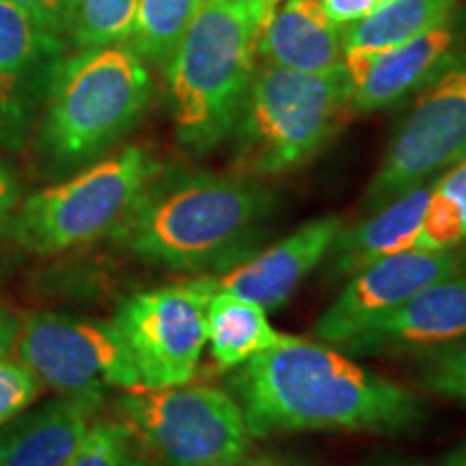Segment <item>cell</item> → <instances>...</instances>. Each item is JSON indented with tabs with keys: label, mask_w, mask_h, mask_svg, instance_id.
<instances>
[{
	"label": "cell",
	"mask_w": 466,
	"mask_h": 466,
	"mask_svg": "<svg viewBox=\"0 0 466 466\" xmlns=\"http://www.w3.org/2000/svg\"><path fill=\"white\" fill-rule=\"evenodd\" d=\"M432 182L417 186L374 212H367V217L352 227L343 225L326 258L330 272L337 277H352L378 259L417 248Z\"/></svg>",
	"instance_id": "17"
},
{
	"label": "cell",
	"mask_w": 466,
	"mask_h": 466,
	"mask_svg": "<svg viewBox=\"0 0 466 466\" xmlns=\"http://www.w3.org/2000/svg\"><path fill=\"white\" fill-rule=\"evenodd\" d=\"M17 330H20V322H17L14 313L0 302V357H7L11 350H14Z\"/></svg>",
	"instance_id": "31"
},
{
	"label": "cell",
	"mask_w": 466,
	"mask_h": 466,
	"mask_svg": "<svg viewBox=\"0 0 466 466\" xmlns=\"http://www.w3.org/2000/svg\"><path fill=\"white\" fill-rule=\"evenodd\" d=\"M229 384L253 439L307 430L398 434L425 419L410 389L300 337L236 367Z\"/></svg>",
	"instance_id": "1"
},
{
	"label": "cell",
	"mask_w": 466,
	"mask_h": 466,
	"mask_svg": "<svg viewBox=\"0 0 466 466\" xmlns=\"http://www.w3.org/2000/svg\"><path fill=\"white\" fill-rule=\"evenodd\" d=\"M434 188L456 203L460 214H462L466 233V158L460 160L458 165H453L451 168H447L442 175H439V177L434 179Z\"/></svg>",
	"instance_id": "30"
},
{
	"label": "cell",
	"mask_w": 466,
	"mask_h": 466,
	"mask_svg": "<svg viewBox=\"0 0 466 466\" xmlns=\"http://www.w3.org/2000/svg\"><path fill=\"white\" fill-rule=\"evenodd\" d=\"M279 0H206L168 58L175 134L195 154L231 137L258 67L261 28Z\"/></svg>",
	"instance_id": "3"
},
{
	"label": "cell",
	"mask_w": 466,
	"mask_h": 466,
	"mask_svg": "<svg viewBox=\"0 0 466 466\" xmlns=\"http://www.w3.org/2000/svg\"><path fill=\"white\" fill-rule=\"evenodd\" d=\"M466 158V55L423 86L365 190L374 212Z\"/></svg>",
	"instance_id": "8"
},
{
	"label": "cell",
	"mask_w": 466,
	"mask_h": 466,
	"mask_svg": "<svg viewBox=\"0 0 466 466\" xmlns=\"http://www.w3.org/2000/svg\"><path fill=\"white\" fill-rule=\"evenodd\" d=\"M151 91L147 63L126 44L66 56L44 102V154L58 167L96 160L141 119Z\"/></svg>",
	"instance_id": "5"
},
{
	"label": "cell",
	"mask_w": 466,
	"mask_h": 466,
	"mask_svg": "<svg viewBox=\"0 0 466 466\" xmlns=\"http://www.w3.org/2000/svg\"><path fill=\"white\" fill-rule=\"evenodd\" d=\"M206 330L209 352L220 370H236L266 350L294 339V335L272 329L264 307L214 289L206 309Z\"/></svg>",
	"instance_id": "19"
},
{
	"label": "cell",
	"mask_w": 466,
	"mask_h": 466,
	"mask_svg": "<svg viewBox=\"0 0 466 466\" xmlns=\"http://www.w3.org/2000/svg\"><path fill=\"white\" fill-rule=\"evenodd\" d=\"M138 0H76L69 39L78 50L126 44Z\"/></svg>",
	"instance_id": "22"
},
{
	"label": "cell",
	"mask_w": 466,
	"mask_h": 466,
	"mask_svg": "<svg viewBox=\"0 0 466 466\" xmlns=\"http://www.w3.org/2000/svg\"><path fill=\"white\" fill-rule=\"evenodd\" d=\"M227 466H309L307 462H302L299 458L291 456H281V453H247V456L236 460V462L227 464Z\"/></svg>",
	"instance_id": "32"
},
{
	"label": "cell",
	"mask_w": 466,
	"mask_h": 466,
	"mask_svg": "<svg viewBox=\"0 0 466 466\" xmlns=\"http://www.w3.org/2000/svg\"><path fill=\"white\" fill-rule=\"evenodd\" d=\"M384 3L387 0H322L326 14L341 28L357 25L363 17L374 14Z\"/></svg>",
	"instance_id": "29"
},
{
	"label": "cell",
	"mask_w": 466,
	"mask_h": 466,
	"mask_svg": "<svg viewBox=\"0 0 466 466\" xmlns=\"http://www.w3.org/2000/svg\"><path fill=\"white\" fill-rule=\"evenodd\" d=\"M466 339V270L412 296L341 348L354 354L428 350Z\"/></svg>",
	"instance_id": "15"
},
{
	"label": "cell",
	"mask_w": 466,
	"mask_h": 466,
	"mask_svg": "<svg viewBox=\"0 0 466 466\" xmlns=\"http://www.w3.org/2000/svg\"><path fill=\"white\" fill-rule=\"evenodd\" d=\"M272 209V190L247 175L158 171L110 236L149 264L199 270L247 255Z\"/></svg>",
	"instance_id": "2"
},
{
	"label": "cell",
	"mask_w": 466,
	"mask_h": 466,
	"mask_svg": "<svg viewBox=\"0 0 466 466\" xmlns=\"http://www.w3.org/2000/svg\"><path fill=\"white\" fill-rule=\"evenodd\" d=\"M464 270L466 250L462 248H412L378 259L350 277L341 294L330 302L313 326L316 339L341 348L428 285Z\"/></svg>",
	"instance_id": "11"
},
{
	"label": "cell",
	"mask_w": 466,
	"mask_h": 466,
	"mask_svg": "<svg viewBox=\"0 0 466 466\" xmlns=\"http://www.w3.org/2000/svg\"><path fill=\"white\" fill-rule=\"evenodd\" d=\"M9 3L25 9L28 15H33L39 25L48 28L50 33L58 35V37L69 35L76 0H9Z\"/></svg>",
	"instance_id": "27"
},
{
	"label": "cell",
	"mask_w": 466,
	"mask_h": 466,
	"mask_svg": "<svg viewBox=\"0 0 466 466\" xmlns=\"http://www.w3.org/2000/svg\"><path fill=\"white\" fill-rule=\"evenodd\" d=\"M17 203H20V184H17L14 168L0 160V242L14 231Z\"/></svg>",
	"instance_id": "28"
},
{
	"label": "cell",
	"mask_w": 466,
	"mask_h": 466,
	"mask_svg": "<svg viewBox=\"0 0 466 466\" xmlns=\"http://www.w3.org/2000/svg\"><path fill=\"white\" fill-rule=\"evenodd\" d=\"M132 466H165V464H162V462H145V460H138V458H134Z\"/></svg>",
	"instance_id": "34"
},
{
	"label": "cell",
	"mask_w": 466,
	"mask_h": 466,
	"mask_svg": "<svg viewBox=\"0 0 466 466\" xmlns=\"http://www.w3.org/2000/svg\"><path fill=\"white\" fill-rule=\"evenodd\" d=\"M132 434L124 423H91L85 439L63 466H132Z\"/></svg>",
	"instance_id": "23"
},
{
	"label": "cell",
	"mask_w": 466,
	"mask_h": 466,
	"mask_svg": "<svg viewBox=\"0 0 466 466\" xmlns=\"http://www.w3.org/2000/svg\"><path fill=\"white\" fill-rule=\"evenodd\" d=\"M20 363L61 395L104 393L141 384L137 365L115 322L56 311L31 313L15 337Z\"/></svg>",
	"instance_id": "9"
},
{
	"label": "cell",
	"mask_w": 466,
	"mask_h": 466,
	"mask_svg": "<svg viewBox=\"0 0 466 466\" xmlns=\"http://www.w3.org/2000/svg\"><path fill=\"white\" fill-rule=\"evenodd\" d=\"M384 466H417V464H384Z\"/></svg>",
	"instance_id": "35"
},
{
	"label": "cell",
	"mask_w": 466,
	"mask_h": 466,
	"mask_svg": "<svg viewBox=\"0 0 466 466\" xmlns=\"http://www.w3.org/2000/svg\"><path fill=\"white\" fill-rule=\"evenodd\" d=\"M419 382L432 393L466 400V339L423 350Z\"/></svg>",
	"instance_id": "24"
},
{
	"label": "cell",
	"mask_w": 466,
	"mask_h": 466,
	"mask_svg": "<svg viewBox=\"0 0 466 466\" xmlns=\"http://www.w3.org/2000/svg\"><path fill=\"white\" fill-rule=\"evenodd\" d=\"M343 28L322 0H288L277 7L258 39L261 63L296 72H326L343 63Z\"/></svg>",
	"instance_id": "18"
},
{
	"label": "cell",
	"mask_w": 466,
	"mask_h": 466,
	"mask_svg": "<svg viewBox=\"0 0 466 466\" xmlns=\"http://www.w3.org/2000/svg\"><path fill=\"white\" fill-rule=\"evenodd\" d=\"M119 410L165 466H227L253 447L238 400L208 384H137L121 395Z\"/></svg>",
	"instance_id": "7"
},
{
	"label": "cell",
	"mask_w": 466,
	"mask_h": 466,
	"mask_svg": "<svg viewBox=\"0 0 466 466\" xmlns=\"http://www.w3.org/2000/svg\"><path fill=\"white\" fill-rule=\"evenodd\" d=\"M158 171L160 165L143 147L121 149L66 182L28 195L17 209L11 236L35 255L89 244L115 229Z\"/></svg>",
	"instance_id": "6"
},
{
	"label": "cell",
	"mask_w": 466,
	"mask_h": 466,
	"mask_svg": "<svg viewBox=\"0 0 466 466\" xmlns=\"http://www.w3.org/2000/svg\"><path fill=\"white\" fill-rule=\"evenodd\" d=\"M44 391V384L25 365L0 357V425L25 412Z\"/></svg>",
	"instance_id": "26"
},
{
	"label": "cell",
	"mask_w": 466,
	"mask_h": 466,
	"mask_svg": "<svg viewBox=\"0 0 466 466\" xmlns=\"http://www.w3.org/2000/svg\"><path fill=\"white\" fill-rule=\"evenodd\" d=\"M458 0H387L357 25L343 26V58L378 55L453 20Z\"/></svg>",
	"instance_id": "20"
},
{
	"label": "cell",
	"mask_w": 466,
	"mask_h": 466,
	"mask_svg": "<svg viewBox=\"0 0 466 466\" xmlns=\"http://www.w3.org/2000/svg\"><path fill=\"white\" fill-rule=\"evenodd\" d=\"M441 466H466V442L460 445L458 450H453L450 456L442 460Z\"/></svg>",
	"instance_id": "33"
},
{
	"label": "cell",
	"mask_w": 466,
	"mask_h": 466,
	"mask_svg": "<svg viewBox=\"0 0 466 466\" xmlns=\"http://www.w3.org/2000/svg\"><path fill=\"white\" fill-rule=\"evenodd\" d=\"M341 227L343 220L339 217L309 220L275 247L261 250L253 258H244L223 275L208 277V281L214 291L240 296L272 311L285 305L309 272L329 258Z\"/></svg>",
	"instance_id": "13"
},
{
	"label": "cell",
	"mask_w": 466,
	"mask_h": 466,
	"mask_svg": "<svg viewBox=\"0 0 466 466\" xmlns=\"http://www.w3.org/2000/svg\"><path fill=\"white\" fill-rule=\"evenodd\" d=\"M208 277L138 291L121 302L115 326L124 337L145 387L190 382L208 346Z\"/></svg>",
	"instance_id": "10"
},
{
	"label": "cell",
	"mask_w": 466,
	"mask_h": 466,
	"mask_svg": "<svg viewBox=\"0 0 466 466\" xmlns=\"http://www.w3.org/2000/svg\"><path fill=\"white\" fill-rule=\"evenodd\" d=\"M352 113L346 66L296 72L258 63L233 127V168L247 177L300 167L335 137Z\"/></svg>",
	"instance_id": "4"
},
{
	"label": "cell",
	"mask_w": 466,
	"mask_h": 466,
	"mask_svg": "<svg viewBox=\"0 0 466 466\" xmlns=\"http://www.w3.org/2000/svg\"><path fill=\"white\" fill-rule=\"evenodd\" d=\"M464 242L462 214L450 197L434 188L432 182V195L425 208L417 250H451L460 248Z\"/></svg>",
	"instance_id": "25"
},
{
	"label": "cell",
	"mask_w": 466,
	"mask_h": 466,
	"mask_svg": "<svg viewBox=\"0 0 466 466\" xmlns=\"http://www.w3.org/2000/svg\"><path fill=\"white\" fill-rule=\"evenodd\" d=\"M456 42L458 33L450 20L412 42L378 55L343 58L352 80V113L391 108L410 93L421 91L458 56L453 55Z\"/></svg>",
	"instance_id": "14"
},
{
	"label": "cell",
	"mask_w": 466,
	"mask_h": 466,
	"mask_svg": "<svg viewBox=\"0 0 466 466\" xmlns=\"http://www.w3.org/2000/svg\"><path fill=\"white\" fill-rule=\"evenodd\" d=\"M206 0H138L126 46L151 66H167Z\"/></svg>",
	"instance_id": "21"
},
{
	"label": "cell",
	"mask_w": 466,
	"mask_h": 466,
	"mask_svg": "<svg viewBox=\"0 0 466 466\" xmlns=\"http://www.w3.org/2000/svg\"><path fill=\"white\" fill-rule=\"evenodd\" d=\"M63 58V37L17 5L0 0V138L5 145L20 147Z\"/></svg>",
	"instance_id": "12"
},
{
	"label": "cell",
	"mask_w": 466,
	"mask_h": 466,
	"mask_svg": "<svg viewBox=\"0 0 466 466\" xmlns=\"http://www.w3.org/2000/svg\"><path fill=\"white\" fill-rule=\"evenodd\" d=\"M104 393L61 395L0 425V466H63L85 439Z\"/></svg>",
	"instance_id": "16"
}]
</instances>
